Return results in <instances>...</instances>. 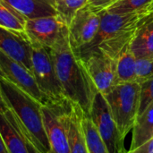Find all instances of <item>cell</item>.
<instances>
[{
	"mask_svg": "<svg viewBox=\"0 0 153 153\" xmlns=\"http://www.w3.org/2000/svg\"><path fill=\"white\" fill-rule=\"evenodd\" d=\"M3 115H4V117L8 119V121L16 128V130L20 133V134L22 135V137L23 138V140H24V142H25V143H26V146H27V150H28V152L29 153H40L38 150H37V148L34 146V144L31 143V141L29 139V137L19 128V126H17V124L15 123V121H14V119H13V115H12V113H11V111H10V109H9V111H7L5 114H3Z\"/></svg>",
	"mask_w": 153,
	"mask_h": 153,
	"instance_id": "d4e9b609",
	"label": "cell"
},
{
	"mask_svg": "<svg viewBox=\"0 0 153 153\" xmlns=\"http://www.w3.org/2000/svg\"><path fill=\"white\" fill-rule=\"evenodd\" d=\"M26 18L5 0H0V25L24 31Z\"/></svg>",
	"mask_w": 153,
	"mask_h": 153,
	"instance_id": "ffe728a7",
	"label": "cell"
},
{
	"mask_svg": "<svg viewBox=\"0 0 153 153\" xmlns=\"http://www.w3.org/2000/svg\"><path fill=\"white\" fill-rule=\"evenodd\" d=\"M0 153H8L6 148H5V145H4V142H3L1 134H0Z\"/></svg>",
	"mask_w": 153,
	"mask_h": 153,
	"instance_id": "f1b7e54d",
	"label": "cell"
},
{
	"mask_svg": "<svg viewBox=\"0 0 153 153\" xmlns=\"http://www.w3.org/2000/svg\"><path fill=\"white\" fill-rule=\"evenodd\" d=\"M57 15L68 26L74 14L87 4L88 0H54Z\"/></svg>",
	"mask_w": 153,
	"mask_h": 153,
	"instance_id": "7402d4cb",
	"label": "cell"
},
{
	"mask_svg": "<svg viewBox=\"0 0 153 153\" xmlns=\"http://www.w3.org/2000/svg\"><path fill=\"white\" fill-rule=\"evenodd\" d=\"M26 19L56 15L54 0H5Z\"/></svg>",
	"mask_w": 153,
	"mask_h": 153,
	"instance_id": "9a60e30c",
	"label": "cell"
},
{
	"mask_svg": "<svg viewBox=\"0 0 153 153\" xmlns=\"http://www.w3.org/2000/svg\"><path fill=\"white\" fill-rule=\"evenodd\" d=\"M0 77H4L3 73H2V71H1V68H0Z\"/></svg>",
	"mask_w": 153,
	"mask_h": 153,
	"instance_id": "f546056e",
	"label": "cell"
},
{
	"mask_svg": "<svg viewBox=\"0 0 153 153\" xmlns=\"http://www.w3.org/2000/svg\"><path fill=\"white\" fill-rule=\"evenodd\" d=\"M82 126L88 153H108L103 140L99 134L98 130L89 115L83 114Z\"/></svg>",
	"mask_w": 153,
	"mask_h": 153,
	"instance_id": "d6986e66",
	"label": "cell"
},
{
	"mask_svg": "<svg viewBox=\"0 0 153 153\" xmlns=\"http://www.w3.org/2000/svg\"><path fill=\"white\" fill-rule=\"evenodd\" d=\"M117 0H88L87 5L96 13H101Z\"/></svg>",
	"mask_w": 153,
	"mask_h": 153,
	"instance_id": "484cf974",
	"label": "cell"
},
{
	"mask_svg": "<svg viewBox=\"0 0 153 153\" xmlns=\"http://www.w3.org/2000/svg\"><path fill=\"white\" fill-rule=\"evenodd\" d=\"M153 137V102L138 116L133 128L129 150H134Z\"/></svg>",
	"mask_w": 153,
	"mask_h": 153,
	"instance_id": "2e32d148",
	"label": "cell"
},
{
	"mask_svg": "<svg viewBox=\"0 0 153 153\" xmlns=\"http://www.w3.org/2000/svg\"><path fill=\"white\" fill-rule=\"evenodd\" d=\"M108 153H126L125 138L122 136L104 95L96 92L89 113Z\"/></svg>",
	"mask_w": 153,
	"mask_h": 153,
	"instance_id": "8992f818",
	"label": "cell"
},
{
	"mask_svg": "<svg viewBox=\"0 0 153 153\" xmlns=\"http://www.w3.org/2000/svg\"><path fill=\"white\" fill-rule=\"evenodd\" d=\"M140 84L141 93L139 115H141L147 108V107L153 102V77L141 82Z\"/></svg>",
	"mask_w": 153,
	"mask_h": 153,
	"instance_id": "cb8c5ba5",
	"label": "cell"
},
{
	"mask_svg": "<svg viewBox=\"0 0 153 153\" xmlns=\"http://www.w3.org/2000/svg\"><path fill=\"white\" fill-rule=\"evenodd\" d=\"M153 77V56L136 58V82H143Z\"/></svg>",
	"mask_w": 153,
	"mask_h": 153,
	"instance_id": "603a6c76",
	"label": "cell"
},
{
	"mask_svg": "<svg viewBox=\"0 0 153 153\" xmlns=\"http://www.w3.org/2000/svg\"><path fill=\"white\" fill-rule=\"evenodd\" d=\"M0 49L31 72L32 45L24 31L0 25Z\"/></svg>",
	"mask_w": 153,
	"mask_h": 153,
	"instance_id": "7c38bea8",
	"label": "cell"
},
{
	"mask_svg": "<svg viewBox=\"0 0 153 153\" xmlns=\"http://www.w3.org/2000/svg\"><path fill=\"white\" fill-rule=\"evenodd\" d=\"M68 100L58 104L42 105L44 128L49 143L50 153H71L63 120V108Z\"/></svg>",
	"mask_w": 153,
	"mask_h": 153,
	"instance_id": "ba28073f",
	"label": "cell"
},
{
	"mask_svg": "<svg viewBox=\"0 0 153 153\" xmlns=\"http://www.w3.org/2000/svg\"><path fill=\"white\" fill-rule=\"evenodd\" d=\"M130 48L136 58H145L153 56V14L137 30Z\"/></svg>",
	"mask_w": 153,
	"mask_h": 153,
	"instance_id": "5bb4252c",
	"label": "cell"
},
{
	"mask_svg": "<svg viewBox=\"0 0 153 153\" xmlns=\"http://www.w3.org/2000/svg\"><path fill=\"white\" fill-rule=\"evenodd\" d=\"M81 60L97 90L103 95L118 83L116 59L100 52H93Z\"/></svg>",
	"mask_w": 153,
	"mask_h": 153,
	"instance_id": "8fae6325",
	"label": "cell"
},
{
	"mask_svg": "<svg viewBox=\"0 0 153 153\" xmlns=\"http://www.w3.org/2000/svg\"><path fill=\"white\" fill-rule=\"evenodd\" d=\"M0 68L4 78L16 85L41 105L48 103L39 90L32 73L19 62L12 59L0 49Z\"/></svg>",
	"mask_w": 153,
	"mask_h": 153,
	"instance_id": "9c48e42d",
	"label": "cell"
},
{
	"mask_svg": "<svg viewBox=\"0 0 153 153\" xmlns=\"http://www.w3.org/2000/svg\"><path fill=\"white\" fill-rule=\"evenodd\" d=\"M7 111H9V108L7 107L0 91V114H5Z\"/></svg>",
	"mask_w": 153,
	"mask_h": 153,
	"instance_id": "83f0119b",
	"label": "cell"
},
{
	"mask_svg": "<svg viewBox=\"0 0 153 153\" xmlns=\"http://www.w3.org/2000/svg\"><path fill=\"white\" fill-rule=\"evenodd\" d=\"M66 23L57 15L27 19L24 32L32 45L53 48L67 30Z\"/></svg>",
	"mask_w": 153,
	"mask_h": 153,
	"instance_id": "52a82bcc",
	"label": "cell"
},
{
	"mask_svg": "<svg viewBox=\"0 0 153 153\" xmlns=\"http://www.w3.org/2000/svg\"><path fill=\"white\" fill-rule=\"evenodd\" d=\"M153 8V0H117L105 12L116 14H126Z\"/></svg>",
	"mask_w": 153,
	"mask_h": 153,
	"instance_id": "44dd1931",
	"label": "cell"
},
{
	"mask_svg": "<svg viewBox=\"0 0 153 153\" xmlns=\"http://www.w3.org/2000/svg\"><path fill=\"white\" fill-rule=\"evenodd\" d=\"M31 73L48 104H58L68 100L58 80L50 48L32 45Z\"/></svg>",
	"mask_w": 153,
	"mask_h": 153,
	"instance_id": "5b68a950",
	"label": "cell"
},
{
	"mask_svg": "<svg viewBox=\"0 0 153 153\" xmlns=\"http://www.w3.org/2000/svg\"><path fill=\"white\" fill-rule=\"evenodd\" d=\"M126 153H153V137L134 150H129Z\"/></svg>",
	"mask_w": 153,
	"mask_h": 153,
	"instance_id": "4316f807",
	"label": "cell"
},
{
	"mask_svg": "<svg viewBox=\"0 0 153 153\" xmlns=\"http://www.w3.org/2000/svg\"><path fill=\"white\" fill-rule=\"evenodd\" d=\"M117 61V76L118 83L136 81V57L127 45L118 55Z\"/></svg>",
	"mask_w": 153,
	"mask_h": 153,
	"instance_id": "ac0fdd59",
	"label": "cell"
},
{
	"mask_svg": "<svg viewBox=\"0 0 153 153\" xmlns=\"http://www.w3.org/2000/svg\"><path fill=\"white\" fill-rule=\"evenodd\" d=\"M141 84L138 82H120L104 94L113 118L126 139L139 116Z\"/></svg>",
	"mask_w": 153,
	"mask_h": 153,
	"instance_id": "277c9868",
	"label": "cell"
},
{
	"mask_svg": "<svg viewBox=\"0 0 153 153\" xmlns=\"http://www.w3.org/2000/svg\"><path fill=\"white\" fill-rule=\"evenodd\" d=\"M0 134L8 153H29L23 138L3 114H0Z\"/></svg>",
	"mask_w": 153,
	"mask_h": 153,
	"instance_id": "e0dca14e",
	"label": "cell"
},
{
	"mask_svg": "<svg viewBox=\"0 0 153 153\" xmlns=\"http://www.w3.org/2000/svg\"><path fill=\"white\" fill-rule=\"evenodd\" d=\"M101 13L92 11L87 4L74 14L68 25V39L73 50L89 44L98 32Z\"/></svg>",
	"mask_w": 153,
	"mask_h": 153,
	"instance_id": "30bf717a",
	"label": "cell"
},
{
	"mask_svg": "<svg viewBox=\"0 0 153 153\" xmlns=\"http://www.w3.org/2000/svg\"><path fill=\"white\" fill-rule=\"evenodd\" d=\"M83 114L82 109L69 100L64 105L62 116L71 153H88L82 126Z\"/></svg>",
	"mask_w": 153,
	"mask_h": 153,
	"instance_id": "4fadbf2b",
	"label": "cell"
},
{
	"mask_svg": "<svg viewBox=\"0 0 153 153\" xmlns=\"http://www.w3.org/2000/svg\"><path fill=\"white\" fill-rule=\"evenodd\" d=\"M56 74L65 97L89 115L98 91L84 64L74 54L68 39V28L51 48Z\"/></svg>",
	"mask_w": 153,
	"mask_h": 153,
	"instance_id": "7a4b0ae2",
	"label": "cell"
},
{
	"mask_svg": "<svg viewBox=\"0 0 153 153\" xmlns=\"http://www.w3.org/2000/svg\"><path fill=\"white\" fill-rule=\"evenodd\" d=\"M0 91L19 128L39 152L50 153L42 118V105L4 77H0Z\"/></svg>",
	"mask_w": 153,
	"mask_h": 153,
	"instance_id": "3957f363",
	"label": "cell"
},
{
	"mask_svg": "<svg viewBox=\"0 0 153 153\" xmlns=\"http://www.w3.org/2000/svg\"><path fill=\"white\" fill-rule=\"evenodd\" d=\"M153 14V8L126 14L101 12L100 24L94 39L87 45L74 50L83 59L93 52H100L117 59L121 51L131 43L138 28Z\"/></svg>",
	"mask_w": 153,
	"mask_h": 153,
	"instance_id": "6da1fadb",
	"label": "cell"
}]
</instances>
